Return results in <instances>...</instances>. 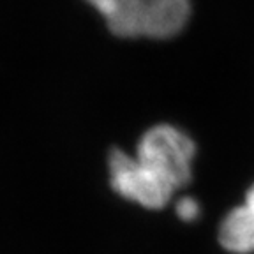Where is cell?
Returning <instances> with one entry per match:
<instances>
[{"mask_svg": "<svg viewBox=\"0 0 254 254\" xmlns=\"http://www.w3.org/2000/svg\"><path fill=\"white\" fill-rule=\"evenodd\" d=\"M196 145L175 126H154L141 136L136 161L157 177L168 189L177 192L192 177Z\"/></svg>", "mask_w": 254, "mask_h": 254, "instance_id": "6da1fadb", "label": "cell"}, {"mask_svg": "<svg viewBox=\"0 0 254 254\" xmlns=\"http://www.w3.org/2000/svg\"><path fill=\"white\" fill-rule=\"evenodd\" d=\"M110 184L117 194L138 205L159 210L173 198V190L168 189L157 177L136 161V157L113 148L108 157Z\"/></svg>", "mask_w": 254, "mask_h": 254, "instance_id": "7a4b0ae2", "label": "cell"}, {"mask_svg": "<svg viewBox=\"0 0 254 254\" xmlns=\"http://www.w3.org/2000/svg\"><path fill=\"white\" fill-rule=\"evenodd\" d=\"M190 18L189 0H148L143 37L168 39L184 30Z\"/></svg>", "mask_w": 254, "mask_h": 254, "instance_id": "3957f363", "label": "cell"}, {"mask_svg": "<svg viewBox=\"0 0 254 254\" xmlns=\"http://www.w3.org/2000/svg\"><path fill=\"white\" fill-rule=\"evenodd\" d=\"M119 37H143L148 0H87Z\"/></svg>", "mask_w": 254, "mask_h": 254, "instance_id": "277c9868", "label": "cell"}, {"mask_svg": "<svg viewBox=\"0 0 254 254\" xmlns=\"http://www.w3.org/2000/svg\"><path fill=\"white\" fill-rule=\"evenodd\" d=\"M219 242L231 253H254V186L246 194L244 205L233 208L221 222Z\"/></svg>", "mask_w": 254, "mask_h": 254, "instance_id": "5b68a950", "label": "cell"}, {"mask_svg": "<svg viewBox=\"0 0 254 254\" xmlns=\"http://www.w3.org/2000/svg\"><path fill=\"white\" fill-rule=\"evenodd\" d=\"M175 210H177V215H179L182 221L190 222V221H194V219H198L199 205L196 199L186 196V198L179 199V203H177V206H175Z\"/></svg>", "mask_w": 254, "mask_h": 254, "instance_id": "8992f818", "label": "cell"}]
</instances>
